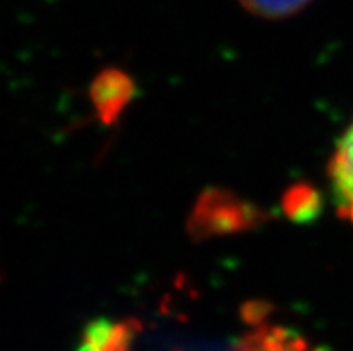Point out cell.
I'll return each instance as SVG.
<instances>
[{
    "mask_svg": "<svg viewBox=\"0 0 353 351\" xmlns=\"http://www.w3.org/2000/svg\"><path fill=\"white\" fill-rule=\"evenodd\" d=\"M251 14L265 20H283L303 11L312 0H239Z\"/></svg>",
    "mask_w": 353,
    "mask_h": 351,
    "instance_id": "cell-7",
    "label": "cell"
},
{
    "mask_svg": "<svg viewBox=\"0 0 353 351\" xmlns=\"http://www.w3.org/2000/svg\"><path fill=\"white\" fill-rule=\"evenodd\" d=\"M137 85L122 68L108 67L94 77L90 85V101L99 120L106 126L115 124L128 104L133 101Z\"/></svg>",
    "mask_w": 353,
    "mask_h": 351,
    "instance_id": "cell-2",
    "label": "cell"
},
{
    "mask_svg": "<svg viewBox=\"0 0 353 351\" xmlns=\"http://www.w3.org/2000/svg\"><path fill=\"white\" fill-rule=\"evenodd\" d=\"M265 221V214L250 201L232 192L210 188L194 205L188 219V232L194 239H212L248 232Z\"/></svg>",
    "mask_w": 353,
    "mask_h": 351,
    "instance_id": "cell-1",
    "label": "cell"
},
{
    "mask_svg": "<svg viewBox=\"0 0 353 351\" xmlns=\"http://www.w3.org/2000/svg\"><path fill=\"white\" fill-rule=\"evenodd\" d=\"M327 178L336 214L341 221L353 224V120L332 151Z\"/></svg>",
    "mask_w": 353,
    "mask_h": 351,
    "instance_id": "cell-3",
    "label": "cell"
},
{
    "mask_svg": "<svg viewBox=\"0 0 353 351\" xmlns=\"http://www.w3.org/2000/svg\"><path fill=\"white\" fill-rule=\"evenodd\" d=\"M134 325L122 321L97 319L83 332L77 351H131Z\"/></svg>",
    "mask_w": 353,
    "mask_h": 351,
    "instance_id": "cell-5",
    "label": "cell"
},
{
    "mask_svg": "<svg viewBox=\"0 0 353 351\" xmlns=\"http://www.w3.org/2000/svg\"><path fill=\"white\" fill-rule=\"evenodd\" d=\"M235 351H325L294 330L274 323H259L241 339Z\"/></svg>",
    "mask_w": 353,
    "mask_h": 351,
    "instance_id": "cell-4",
    "label": "cell"
},
{
    "mask_svg": "<svg viewBox=\"0 0 353 351\" xmlns=\"http://www.w3.org/2000/svg\"><path fill=\"white\" fill-rule=\"evenodd\" d=\"M321 194L307 183L292 185L283 194V212L287 217L296 223H307V221L318 217L321 212Z\"/></svg>",
    "mask_w": 353,
    "mask_h": 351,
    "instance_id": "cell-6",
    "label": "cell"
}]
</instances>
